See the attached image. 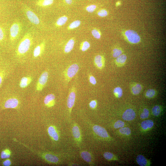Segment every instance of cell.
Instances as JSON below:
<instances>
[{
	"label": "cell",
	"instance_id": "cell-1",
	"mask_svg": "<svg viewBox=\"0 0 166 166\" xmlns=\"http://www.w3.org/2000/svg\"><path fill=\"white\" fill-rule=\"evenodd\" d=\"M33 40L32 33L26 32L20 40L16 51V55L18 57L23 56L27 53L32 46Z\"/></svg>",
	"mask_w": 166,
	"mask_h": 166
},
{
	"label": "cell",
	"instance_id": "cell-2",
	"mask_svg": "<svg viewBox=\"0 0 166 166\" xmlns=\"http://www.w3.org/2000/svg\"><path fill=\"white\" fill-rule=\"evenodd\" d=\"M22 30V25L18 20H15L11 25L10 30V39L12 43L19 37Z\"/></svg>",
	"mask_w": 166,
	"mask_h": 166
},
{
	"label": "cell",
	"instance_id": "cell-3",
	"mask_svg": "<svg viewBox=\"0 0 166 166\" xmlns=\"http://www.w3.org/2000/svg\"><path fill=\"white\" fill-rule=\"evenodd\" d=\"M23 11L26 18L33 24L38 26L40 24V20L36 14L27 6L21 2Z\"/></svg>",
	"mask_w": 166,
	"mask_h": 166
},
{
	"label": "cell",
	"instance_id": "cell-4",
	"mask_svg": "<svg viewBox=\"0 0 166 166\" xmlns=\"http://www.w3.org/2000/svg\"><path fill=\"white\" fill-rule=\"evenodd\" d=\"M122 34L124 38L129 43L136 44L139 43L141 38L139 34L134 30H128L124 31Z\"/></svg>",
	"mask_w": 166,
	"mask_h": 166
},
{
	"label": "cell",
	"instance_id": "cell-5",
	"mask_svg": "<svg viewBox=\"0 0 166 166\" xmlns=\"http://www.w3.org/2000/svg\"><path fill=\"white\" fill-rule=\"evenodd\" d=\"M79 69L78 65L77 64H73L69 66L65 71L64 75L65 80L69 82L78 72Z\"/></svg>",
	"mask_w": 166,
	"mask_h": 166
},
{
	"label": "cell",
	"instance_id": "cell-6",
	"mask_svg": "<svg viewBox=\"0 0 166 166\" xmlns=\"http://www.w3.org/2000/svg\"><path fill=\"white\" fill-rule=\"evenodd\" d=\"M94 132L97 136L105 140H109L110 137L106 129L104 128L97 125L92 127Z\"/></svg>",
	"mask_w": 166,
	"mask_h": 166
},
{
	"label": "cell",
	"instance_id": "cell-7",
	"mask_svg": "<svg viewBox=\"0 0 166 166\" xmlns=\"http://www.w3.org/2000/svg\"><path fill=\"white\" fill-rule=\"evenodd\" d=\"M76 90L74 87H72L69 92L67 100V106L70 114L71 113L72 109L74 105L76 99Z\"/></svg>",
	"mask_w": 166,
	"mask_h": 166
},
{
	"label": "cell",
	"instance_id": "cell-8",
	"mask_svg": "<svg viewBox=\"0 0 166 166\" xmlns=\"http://www.w3.org/2000/svg\"><path fill=\"white\" fill-rule=\"evenodd\" d=\"M41 156L46 161L50 164H57L61 162L59 158L53 153H44L42 154Z\"/></svg>",
	"mask_w": 166,
	"mask_h": 166
},
{
	"label": "cell",
	"instance_id": "cell-9",
	"mask_svg": "<svg viewBox=\"0 0 166 166\" xmlns=\"http://www.w3.org/2000/svg\"><path fill=\"white\" fill-rule=\"evenodd\" d=\"M48 73L46 71L43 72L39 77L36 85V90L42 91L46 84L48 78Z\"/></svg>",
	"mask_w": 166,
	"mask_h": 166
},
{
	"label": "cell",
	"instance_id": "cell-10",
	"mask_svg": "<svg viewBox=\"0 0 166 166\" xmlns=\"http://www.w3.org/2000/svg\"><path fill=\"white\" fill-rule=\"evenodd\" d=\"M72 133L77 144H80L82 141L81 133L79 127L76 123L74 124L73 126Z\"/></svg>",
	"mask_w": 166,
	"mask_h": 166
},
{
	"label": "cell",
	"instance_id": "cell-11",
	"mask_svg": "<svg viewBox=\"0 0 166 166\" xmlns=\"http://www.w3.org/2000/svg\"><path fill=\"white\" fill-rule=\"evenodd\" d=\"M18 100L16 98H11L7 99L5 102L4 108H16L19 104Z\"/></svg>",
	"mask_w": 166,
	"mask_h": 166
},
{
	"label": "cell",
	"instance_id": "cell-12",
	"mask_svg": "<svg viewBox=\"0 0 166 166\" xmlns=\"http://www.w3.org/2000/svg\"><path fill=\"white\" fill-rule=\"evenodd\" d=\"M136 116L135 112L133 109H128L124 112L122 117L124 120L131 121L135 119Z\"/></svg>",
	"mask_w": 166,
	"mask_h": 166
},
{
	"label": "cell",
	"instance_id": "cell-13",
	"mask_svg": "<svg viewBox=\"0 0 166 166\" xmlns=\"http://www.w3.org/2000/svg\"><path fill=\"white\" fill-rule=\"evenodd\" d=\"M94 63L95 66L98 69H102L105 66V59L103 56L98 55L94 58Z\"/></svg>",
	"mask_w": 166,
	"mask_h": 166
},
{
	"label": "cell",
	"instance_id": "cell-14",
	"mask_svg": "<svg viewBox=\"0 0 166 166\" xmlns=\"http://www.w3.org/2000/svg\"><path fill=\"white\" fill-rule=\"evenodd\" d=\"M80 155L82 159L90 165H93V158L91 153L87 151H81Z\"/></svg>",
	"mask_w": 166,
	"mask_h": 166
},
{
	"label": "cell",
	"instance_id": "cell-15",
	"mask_svg": "<svg viewBox=\"0 0 166 166\" xmlns=\"http://www.w3.org/2000/svg\"><path fill=\"white\" fill-rule=\"evenodd\" d=\"M55 96L53 94H49L45 97L44 102L45 105L48 108L53 106L55 104Z\"/></svg>",
	"mask_w": 166,
	"mask_h": 166
},
{
	"label": "cell",
	"instance_id": "cell-16",
	"mask_svg": "<svg viewBox=\"0 0 166 166\" xmlns=\"http://www.w3.org/2000/svg\"><path fill=\"white\" fill-rule=\"evenodd\" d=\"M45 46V42L43 41L35 47L33 53V55L34 57H37L42 55L44 50Z\"/></svg>",
	"mask_w": 166,
	"mask_h": 166
},
{
	"label": "cell",
	"instance_id": "cell-17",
	"mask_svg": "<svg viewBox=\"0 0 166 166\" xmlns=\"http://www.w3.org/2000/svg\"><path fill=\"white\" fill-rule=\"evenodd\" d=\"M48 132L49 136L55 141L59 140V136L58 131L55 127L50 126L49 127Z\"/></svg>",
	"mask_w": 166,
	"mask_h": 166
},
{
	"label": "cell",
	"instance_id": "cell-18",
	"mask_svg": "<svg viewBox=\"0 0 166 166\" xmlns=\"http://www.w3.org/2000/svg\"><path fill=\"white\" fill-rule=\"evenodd\" d=\"M136 161L138 164L140 166H148L150 164V161L141 155L137 156Z\"/></svg>",
	"mask_w": 166,
	"mask_h": 166
},
{
	"label": "cell",
	"instance_id": "cell-19",
	"mask_svg": "<svg viewBox=\"0 0 166 166\" xmlns=\"http://www.w3.org/2000/svg\"><path fill=\"white\" fill-rule=\"evenodd\" d=\"M142 89V85L138 83H133L130 86L131 92L134 95H136L139 94L141 91Z\"/></svg>",
	"mask_w": 166,
	"mask_h": 166
},
{
	"label": "cell",
	"instance_id": "cell-20",
	"mask_svg": "<svg viewBox=\"0 0 166 166\" xmlns=\"http://www.w3.org/2000/svg\"><path fill=\"white\" fill-rule=\"evenodd\" d=\"M153 122L151 120L144 121L141 124V128L142 130L144 131L149 130L153 127Z\"/></svg>",
	"mask_w": 166,
	"mask_h": 166
},
{
	"label": "cell",
	"instance_id": "cell-21",
	"mask_svg": "<svg viewBox=\"0 0 166 166\" xmlns=\"http://www.w3.org/2000/svg\"><path fill=\"white\" fill-rule=\"evenodd\" d=\"M127 59L126 55L124 54H122L116 57L115 62L118 67L123 66L125 63Z\"/></svg>",
	"mask_w": 166,
	"mask_h": 166
},
{
	"label": "cell",
	"instance_id": "cell-22",
	"mask_svg": "<svg viewBox=\"0 0 166 166\" xmlns=\"http://www.w3.org/2000/svg\"><path fill=\"white\" fill-rule=\"evenodd\" d=\"M32 80V78L30 77H22L20 81L19 86L22 88H25L30 84Z\"/></svg>",
	"mask_w": 166,
	"mask_h": 166
},
{
	"label": "cell",
	"instance_id": "cell-23",
	"mask_svg": "<svg viewBox=\"0 0 166 166\" xmlns=\"http://www.w3.org/2000/svg\"><path fill=\"white\" fill-rule=\"evenodd\" d=\"M54 0H38L35 2L36 6L40 7H45L52 4Z\"/></svg>",
	"mask_w": 166,
	"mask_h": 166
},
{
	"label": "cell",
	"instance_id": "cell-24",
	"mask_svg": "<svg viewBox=\"0 0 166 166\" xmlns=\"http://www.w3.org/2000/svg\"><path fill=\"white\" fill-rule=\"evenodd\" d=\"M74 45V41L73 39L69 40L66 43L64 49V51L65 53L70 52L73 48Z\"/></svg>",
	"mask_w": 166,
	"mask_h": 166
},
{
	"label": "cell",
	"instance_id": "cell-25",
	"mask_svg": "<svg viewBox=\"0 0 166 166\" xmlns=\"http://www.w3.org/2000/svg\"><path fill=\"white\" fill-rule=\"evenodd\" d=\"M103 156L106 160L109 161L116 160H118L117 157L115 155L109 152H105L103 154Z\"/></svg>",
	"mask_w": 166,
	"mask_h": 166
},
{
	"label": "cell",
	"instance_id": "cell-26",
	"mask_svg": "<svg viewBox=\"0 0 166 166\" xmlns=\"http://www.w3.org/2000/svg\"><path fill=\"white\" fill-rule=\"evenodd\" d=\"M119 132L121 134L126 136H130L131 134V129L128 127H123L118 130Z\"/></svg>",
	"mask_w": 166,
	"mask_h": 166
},
{
	"label": "cell",
	"instance_id": "cell-27",
	"mask_svg": "<svg viewBox=\"0 0 166 166\" xmlns=\"http://www.w3.org/2000/svg\"><path fill=\"white\" fill-rule=\"evenodd\" d=\"M162 110V108L160 106L155 105L152 108V114L155 116H158L160 114Z\"/></svg>",
	"mask_w": 166,
	"mask_h": 166
},
{
	"label": "cell",
	"instance_id": "cell-28",
	"mask_svg": "<svg viewBox=\"0 0 166 166\" xmlns=\"http://www.w3.org/2000/svg\"><path fill=\"white\" fill-rule=\"evenodd\" d=\"M156 90L153 89H149L147 90L145 93V97L149 98L154 97L156 95Z\"/></svg>",
	"mask_w": 166,
	"mask_h": 166
},
{
	"label": "cell",
	"instance_id": "cell-29",
	"mask_svg": "<svg viewBox=\"0 0 166 166\" xmlns=\"http://www.w3.org/2000/svg\"><path fill=\"white\" fill-rule=\"evenodd\" d=\"M113 92L115 97L118 98H121L123 94L122 89L120 87H115L113 89Z\"/></svg>",
	"mask_w": 166,
	"mask_h": 166
},
{
	"label": "cell",
	"instance_id": "cell-30",
	"mask_svg": "<svg viewBox=\"0 0 166 166\" xmlns=\"http://www.w3.org/2000/svg\"><path fill=\"white\" fill-rule=\"evenodd\" d=\"M123 51L121 48L117 47L114 48L112 51V55L113 57L116 58L122 54Z\"/></svg>",
	"mask_w": 166,
	"mask_h": 166
},
{
	"label": "cell",
	"instance_id": "cell-31",
	"mask_svg": "<svg viewBox=\"0 0 166 166\" xmlns=\"http://www.w3.org/2000/svg\"><path fill=\"white\" fill-rule=\"evenodd\" d=\"M68 18L65 16L61 17L58 19L56 22V25L57 26H62L66 22Z\"/></svg>",
	"mask_w": 166,
	"mask_h": 166
},
{
	"label": "cell",
	"instance_id": "cell-32",
	"mask_svg": "<svg viewBox=\"0 0 166 166\" xmlns=\"http://www.w3.org/2000/svg\"><path fill=\"white\" fill-rule=\"evenodd\" d=\"M90 47L89 43L86 41H85L83 42L81 45L80 49L82 51H85L89 49Z\"/></svg>",
	"mask_w": 166,
	"mask_h": 166
},
{
	"label": "cell",
	"instance_id": "cell-33",
	"mask_svg": "<svg viewBox=\"0 0 166 166\" xmlns=\"http://www.w3.org/2000/svg\"><path fill=\"white\" fill-rule=\"evenodd\" d=\"M149 111L148 109L144 108L140 114V117L142 119L147 118L149 116Z\"/></svg>",
	"mask_w": 166,
	"mask_h": 166
},
{
	"label": "cell",
	"instance_id": "cell-34",
	"mask_svg": "<svg viewBox=\"0 0 166 166\" xmlns=\"http://www.w3.org/2000/svg\"><path fill=\"white\" fill-rule=\"evenodd\" d=\"M6 75V71L5 69L0 68V86H1Z\"/></svg>",
	"mask_w": 166,
	"mask_h": 166
},
{
	"label": "cell",
	"instance_id": "cell-35",
	"mask_svg": "<svg viewBox=\"0 0 166 166\" xmlns=\"http://www.w3.org/2000/svg\"><path fill=\"white\" fill-rule=\"evenodd\" d=\"M10 155V152L8 149H5L1 153V157L2 158H7L9 157Z\"/></svg>",
	"mask_w": 166,
	"mask_h": 166
},
{
	"label": "cell",
	"instance_id": "cell-36",
	"mask_svg": "<svg viewBox=\"0 0 166 166\" xmlns=\"http://www.w3.org/2000/svg\"><path fill=\"white\" fill-rule=\"evenodd\" d=\"M124 123L123 121L119 120L114 123L113 127L116 129L118 128L124 127Z\"/></svg>",
	"mask_w": 166,
	"mask_h": 166
},
{
	"label": "cell",
	"instance_id": "cell-37",
	"mask_svg": "<svg viewBox=\"0 0 166 166\" xmlns=\"http://www.w3.org/2000/svg\"><path fill=\"white\" fill-rule=\"evenodd\" d=\"M81 22V21L78 20L75 21L70 24L69 27L70 29L76 28L79 26Z\"/></svg>",
	"mask_w": 166,
	"mask_h": 166
},
{
	"label": "cell",
	"instance_id": "cell-38",
	"mask_svg": "<svg viewBox=\"0 0 166 166\" xmlns=\"http://www.w3.org/2000/svg\"><path fill=\"white\" fill-rule=\"evenodd\" d=\"M92 34L93 36L96 38L99 39L101 38V34L100 31L96 29L92 30Z\"/></svg>",
	"mask_w": 166,
	"mask_h": 166
},
{
	"label": "cell",
	"instance_id": "cell-39",
	"mask_svg": "<svg viewBox=\"0 0 166 166\" xmlns=\"http://www.w3.org/2000/svg\"><path fill=\"white\" fill-rule=\"evenodd\" d=\"M5 32L3 28L0 25V43H2L5 38Z\"/></svg>",
	"mask_w": 166,
	"mask_h": 166
},
{
	"label": "cell",
	"instance_id": "cell-40",
	"mask_svg": "<svg viewBox=\"0 0 166 166\" xmlns=\"http://www.w3.org/2000/svg\"><path fill=\"white\" fill-rule=\"evenodd\" d=\"M98 15L101 17H105L108 14L107 11L104 9L99 10L97 12Z\"/></svg>",
	"mask_w": 166,
	"mask_h": 166
},
{
	"label": "cell",
	"instance_id": "cell-41",
	"mask_svg": "<svg viewBox=\"0 0 166 166\" xmlns=\"http://www.w3.org/2000/svg\"><path fill=\"white\" fill-rule=\"evenodd\" d=\"M97 6L95 5H91L87 6L86 8V10L89 12H93L96 9Z\"/></svg>",
	"mask_w": 166,
	"mask_h": 166
},
{
	"label": "cell",
	"instance_id": "cell-42",
	"mask_svg": "<svg viewBox=\"0 0 166 166\" xmlns=\"http://www.w3.org/2000/svg\"><path fill=\"white\" fill-rule=\"evenodd\" d=\"M97 105V101L95 100L91 101L89 103L90 107L93 109H94L96 108Z\"/></svg>",
	"mask_w": 166,
	"mask_h": 166
},
{
	"label": "cell",
	"instance_id": "cell-43",
	"mask_svg": "<svg viewBox=\"0 0 166 166\" xmlns=\"http://www.w3.org/2000/svg\"><path fill=\"white\" fill-rule=\"evenodd\" d=\"M89 80L90 82L93 85H95L97 83L95 78L92 75H90L89 76Z\"/></svg>",
	"mask_w": 166,
	"mask_h": 166
},
{
	"label": "cell",
	"instance_id": "cell-44",
	"mask_svg": "<svg viewBox=\"0 0 166 166\" xmlns=\"http://www.w3.org/2000/svg\"><path fill=\"white\" fill-rule=\"evenodd\" d=\"M3 165L5 166H9L10 165L11 162L10 160H7L4 161L3 163Z\"/></svg>",
	"mask_w": 166,
	"mask_h": 166
},
{
	"label": "cell",
	"instance_id": "cell-45",
	"mask_svg": "<svg viewBox=\"0 0 166 166\" xmlns=\"http://www.w3.org/2000/svg\"><path fill=\"white\" fill-rule=\"evenodd\" d=\"M65 1L66 3L69 5L71 4L72 2V0H65Z\"/></svg>",
	"mask_w": 166,
	"mask_h": 166
},
{
	"label": "cell",
	"instance_id": "cell-46",
	"mask_svg": "<svg viewBox=\"0 0 166 166\" xmlns=\"http://www.w3.org/2000/svg\"><path fill=\"white\" fill-rule=\"evenodd\" d=\"M69 165L70 166H78L79 165L77 164L76 163H70L69 164Z\"/></svg>",
	"mask_w": 166,
	"mask_h": 166
},
{
	"label": "cell",
	"instance_id": "cell-47",
	"mask_svg": "<svg viewBox=\"0 0 166 166\" xmlns=\"http://www.w3.org/2000/svg\"><path fill=\"white\" fill-rule=\"evenodd\" d=\"M121 4V3L119 2H117L116 3V5L117 6H118Z\"/></svg>",
	"mask_w": 166,
	"mask_h": 166
}]
</instances>
